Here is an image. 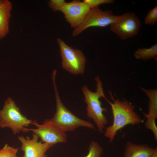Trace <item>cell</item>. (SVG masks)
Segmentation results:
<instances>
[{"label":"cell","mask_w":157,"mask_h":157,"mask_svg":"<svg viewBox=\"0 0 157 157\" xmlns=\"http://www.w3.org/2000/svg\"><path fill=\"white\" fill-rule=\"evenodd\" d=\"M95 79L97 86L95 92L90 91L86 85H84L81 89L84 97V101L87 105V116L95 124L98 131L103 133L105 126L108 124V120L104 113V112H107V109L102 107L100 98L103 97L106 100L108 99L104 94L102 83L99 77L97 76Z\"/></svg>","instance_id":"cell-3"},{"label":"cell","mask_w":157,"mask_h":157,"mask_svg":"<svg viewBox=\"0 0 157 157\" xmlns=\"http://www.w3.org/2000/svg\"><path fill=\"white\" fill-rule=\"evenodd\" d=\"M12 5L8 0H0V38H3L9 32Z\"/></svg>","instance_id":"cell-12"},{"label":"cell","mask_w":157,"mask_h":157,"mask_svg":"<svg viewBox=\"0 0 157 157\" xmlns=\"http://www.w3.org/2000/svg\"><path fill=\"white\" fill-rule=\"evenodd\" d=\"M141 25L140 20L132 13L117 15L115 21L110 25V30L122 40L137 35Z\"/></svg>","instance_id":"cell-6"},{"label":"cell","mask_w":157,"mask_h":157,"mask_svg":"<svg viewBox=\"0 0 157 157\" xmlns=\"http://www.w3.org/2000/svg\"><path fill=\"white\" fill-rule=\"evenodd\" d=\"M67 2L64 0H51L48 1L50 8L55 12L60 11Z\"/></svg>","instance_id":"cell-19"},{"label":"cell","mask_w":157,"mask_h":157,"mask_svg":"<svg viewBox=\"0 0 157 157\" xmlns=\"http://www.w3.org/2000/svg\"><path fill=\"white\" fill-rule=\"evenodd\" d=\"M33 122L22 114L10 97L6 100L2 109L0 110V128L10 129L15 135L28 132V128Z\"/></svg>","instance_id":"cell-4"},{"label":"cell","mask_w":157,"mask_h":157,"mask_svg":"<svg viewBox=\"0 0 157 157\" xmlns=\"http://www.w3.org/2000/svg\"><path fill=\"white\" fill-rule=\"evenodd\" d=\"M149 98V110L147 114L144 113L147 119L157 118V90H148L140 88Z\"/></svg>","instance_id":"cell-13"},{"label":"cell","mask_w":157,"mask_h":157,"mask_svg":"<svg viewBox=\"0 0 157 157\" xmlns=\"http://www.w3.org/2000/svg\"><path fill=\"white\" fill-rule=\"evenodd\" d=\"M144 22L147 25H154L157 22V6L151 9L145 17Z\"/></svg>","instance_id":"cell-17"},{"label":"cell","mask_w":157,"mask_h":157,"mask_svg":"<svg viewBox=\"0 0 157 157\" xmlns=\"http://www.w3.org/2000/svg\"><path fill=\"white\" fill-rule=\"evenodd\" d=\"M150 157H157V149H155L154 151Z\"/></svg>","instance_id":"cell-21"},{"label":"cell","mask_w":157,"mask_h":157,"mask_svg":"<svg viewBox=\"0 0 157 157\" xmlns=\"http://www.w3.org/2000/svg\"><path fill=\"white\" fill-rule=\"evenodd\" d=\"M83 1L90 9L99 7V6L101 4L114 3V1L113 0H84Z\"/></svg>","instance_id":"cell-18"},{"label":"cell","mask_w":157,"mask_h":157,"mask_svg":"<svg viewBox=\"0 0 157 157\" xmlns=\"http://www.w3.org/2000/svg\"><path fill=\"white\" fill-rule=\"evenodd\" d=\"M113 103L110 104L113 117V124L105 129L104 136L110 142H112L118 131L129 124L134 125L143 122L140 117L134 110V106L128 101L115 99L111 96Z\"/></svg>","instance_id":"cell-1"},{"label":"cell","mask_w":157,"mask_h":157,"mask_svg":"<svg viewBox=\"0 0 157 157\" xmlns=\"http://www.w3.org/2000/svg\"><path fill=\"white\" fill-rule=\"evenodd\" d=\"M18 138L21 143V149L24 153L23 157H47V151L52 147L39 141V137L34 133L31 138L23 136H19Z\"/></svg>","instance_id":"cell-10"},{"label":"cell","mask_w":157,"mask_h":157,"mask_svg":"<svg viewBox=\"0 0 157 157\" xmlns=\"http://www.w3.org/2000/svg\"><path fill=\"white\" fill-rule=\"evenodd\" d=\"M117 16L110 10L104 11L99 7L91 9L83 22L74 28L72 36H77L89 28L104 27L110 25L115 21Z\"/></svg>","instance_id":"cell-7"},{"label":"cell","mask_w":157,"mask_h":157,"mask_svg":"<svg viewBox=\"0 0 157 157\" xmlns=\"http://www.w3.org/2000/svg\"><path fill=\"white\" fill-rule=\"evenodd\" d=\"M145 123L146 127L152 131L156 140H157V127L155 122L156 119H147Z\"/></svg>","instance_id":"cell-20"},{"label":"cell","mask_w":157,"mask_h":157,"mask_svg":"<svg viewBox=\"0 0 157 157\" xmlns=\"http://www.w3.org/2000/svg\"><path fill=\"white\" fill-rule=\"evenodd\" d=\"M18 148H15L6 144L0 149V157H18L17 154Z\"/></svg>","instance_id":"cell-16"},{"label":"cell","mask_w":157,"mask_h":157,"mask_svg":"<svg viewBox=\"0 0 157 157\" xmlns=\"http://www.w3.org/2000/svg\"><path fill=\"white\" fill-rule=\"evenodd\" d=\"M88 154L83 157H101L103 152L102 147L97 142L92 141L89 144Z\"/></svg>","instance_id":"cell-15"},{"label":"cell","mask_w":157,"mask_h":157,"mask_svg":"<svg viewBox=\"0 0 157 157\" xmlns=\"http://www.w3.org/2000/svg\"><path fill=\"white\" fill-rule=\"evenodd\" d=\"M155 149L147 144H138L127 141L126 144L124 157H150Z\"/></svg>","instance_id":"cell-11"},{"label":"cell","mask_w":157,"mask_h":157,"mask_svg":"<svg viewBox=\"0 0 157 157\" xmlns=\"http://www.w3.org/2000/svg\"><path fill=\"white\" fill-rule=\"evenodd\" d=\"M56 70L54 69L51 75L55 93L56 111L51 118L45 121L65 132L74 131L80 126L94 129L95 126L92 123L78 117L64 105L59 96L56 84Z\"/></svg>","instance_id":"cell-2"},{"label":"cell","mask_w":157,"mask_h":157,"mask_svg":"<svg viewBox=\"0 0 157 157\" xmlns=\"http://www.w3.org/2000/svg\"><path fill=\"white\" fill-rule=\"evenodd\" d=\"M134 55L137 59L144 60L154 58L157 59V44H155L149 48H141L135 51Z\"/></svg>","instance_id":"cell-14"},{"label":"cell","mask_w":157,"mask_h":157,"mask_svg":"<svg viewBox=\"0 0 157 157\" xmlns=\"http://www.w3.org/2000/svg\"><path fill=\"white\" fill-rule=\"evenodd\" d=\"M90 9L83 1L75 0L67 2L60 11L71 27L74 28L83 22Z\"/></svg>","instance_id":"cell-9"},{"label":"cell","mask_w":157,"mask_h":157,"mask_svg":"<svg viewBox=\"0 0 157 157\" xmlns=\"http://www.w3.org/2000/svg\"><path fill=\"white\" fill-rule=\"evenodd\" d=\"M57 41L59 47L62 67L71 74H83L86 61L83 53L68 45L60 38H58Z\"/></svg>","instance_id":"cell-5"},{"label":"cell","mask_w":157,"mask_h":157,"mask_svg":"<svg viewBox=\"0 0 157 157\" xmlns=\"http://www.w3.org/2000/svg\"><path fill=\"white\" fill-rule=\"evenodd\" d=\"M33 124L36 128H28V132L31 131L37 135L42 142L53 146L57 143L67 142V137L65 132L45 121L41 124L34 121Z\"/></svg>","instance_id":"cell-8"},{"label":"cell","mask_w":157,"mask_h":157,"mask_svg":"<svg viewBox=\"0 0 157 157\" xmlns=\"http://www.w3.org/2000/svg\"><path fill=\"white\" fill-rule=\"evenodd\" d=\"M0 40H1L0 38Z\"/></svg>","instance_id":"cell-22"}]
</instances>
